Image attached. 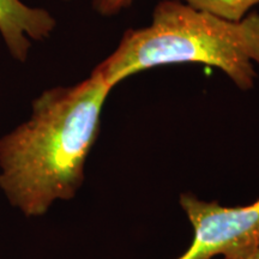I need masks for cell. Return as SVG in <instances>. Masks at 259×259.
<instances>
[{"mask_svg":"<svg viewBox=\"0 0 259 259\" xmlns=\"http://www.w3.org/2000/svg\"><path fill=\"white\" fill-rule=\"evenodd\" d=\"M112 89L95 70L74 85L48 89L32 102L30 119L0 139V189L27 218L82 187Z\"/></svg>","mask_w":259,"mask_h":259,"instance_id":"obj_1","label":"cell"},{"mask_svg":"<svg viewBox=\"0 0 259 259\" xmlns=\"http://www.w3.org/2000/svg\"><path fill=\"white\" fill-rule=\"evenodd\" d=\"M184 63L216 67L240 90L252 89L259 67V14L234 22L179 0H160L151 23L126 30L94 70L114 88L141 71Z\"/></svg>","mask_w":259,"mask_h":259,"instance_id":"obj_2","label":"cell"},{"mask_svg":"<svg viewBox=\"0 0 259 259\" xmlns=\"http://www.w3.org/2000/svg\"><path fill=\"white\" fill-rule=\"evenodd\" d=\"M179 203L192 226L193 239L177 259H238L259 248V199L247 205L225 206L183 192Z\"/></svg>","mask_w":259,"mask_h":259,"instance_id":"obj_3","label":"cell"},{"mask_svg":"<svg viewBox=\"0 0 259 259\" xmlns=\"http://www.w3.org/2000/svg\"><path fill=\"white\" fill-rule=\"evenodd\" d=\"M56 25L47 10L30 8L21 0H0V34L16 60H27L31 42L50 37Z\"/></svg>","mask_w":259,"mask_h":259,"instance_id":"obj_4","label":"cell"},{"mask_svg":"<svg viewBox=\"0 0 259 259\" xmlns=\"http://www.w3.org/2000/svg\"><path fill=\"white\" fill-rule=\"evenodd\" d=\"M191 8L215 15L228 21H241L250 10L259 5V0H179Z\"/></svg>","mask_w":259,"mask_h":259,"instance_id":"obj_5","label":"cell"},{"mask_svg":"<svg viewBox=\"0 0 259 259\" xmlns=\"http://www.w3.org/2000/svg\"><path fill=\"white\" fill-rule=\"evenodd\" d=\"M134 0H93V8L97 14L105 17H112L128 9Z\"/></svg>","mask_w":259,"mask_h":259,"instance_id":"obj_6","label":"cell"},{"mask_svg":"<svg viewBox=\"0 0 259 259\" xmlns=\"http://www.w3.org/2000/svg\"><path fill=\"white\" fill-rule=\"evenodd\" d=\"M222 259H226V258H222ZM238 259H259V248H257L253 253L246 255V257H244V258H238Z\"/></svg>","mask_w":259,"mask_h":259,"instance_id":"obj_7","label":"cell"}]
</instances>
